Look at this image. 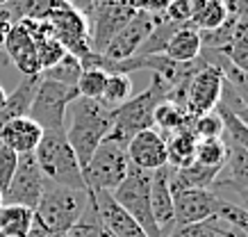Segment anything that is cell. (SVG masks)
<instances>
[{
	"mask_svg": "<svg viewBox=\"0 0 248 237\" xmlns=\"http://www.w3.org/2000/svg\"><path fill=\"white\" fill-rule=\"evenodd\" d=\"M137 12H146V14H164L169 0H128Z\"/></svg>",
	"mask_w": 248,
	"mask_h": 237,
	"instance_id": "obj_40",
	"label": "cell"
},
{
	"mask_svg": "<svg viewBox=\"0 0 248 237\" xmlns=\"http://www.w3.org/2000/svg\"><path fill=\"white\" fill-rule=\"evenodd\" d=\"M41 137H44V128H41L34 119H30V116L9 119V121L2 123V128H0V144L9 146V148L18 155L34 153V148L39 146Z\"/></svg>",
	"mask_w": 248,
	"mask_h": 237,
	"instance_id": "obj_18",
	"label": "cell"
},
{
	"mask_svg": "<svg viewBox=\"0 0 248 237\" xmlns=\"http://www.w3.org/2000/svg\"><path fill=\"white\" fill-rule=\"evenodd\" d=\"M130 167L128 144L105 137L93 151L91 160L82 169L87 194L91 191H114L125 178Z\"/></svg>",
	"mask_w": 248,
	"mask_h": 237,
	"instance_id": "obj_5",
	"label": "cell"
},
{
	"mask_svg": "<svg viewBox=\"0 0 248 237\" xmlns=\"http://www.w3.org/2000/svg\"><path fill=\"white\" fill-rule=\"evenodd\" d=\"M196 162L205 167H226L228 162V144L223 137L218 139H198L196 144Z\"/></svg>",
	"mask_w": 248,
	"mask_h": 237,
	"instance_id": "obj_29",
	"label": "cell"
},
{
	"mask_svg": "<svg viewBox=\"0 0 248 237\" xmlns=\"http://www.w3.org/2000/svg\"><path fill=\"white\" fill-rule=\"evenodd\" d=\"M105 82H107V71L89 66V69H82L76 87L78 94L84 96V98H100L103 92H105Z\"/></svg>",
	"mask_w": 248,
	"mask_h": 237,
	"instance_id": "obj_31",
	"label": "cell"
},
{
	"mask_svg": "<svg viewBox=\"0 0 248 237\" xmlns=\"http://www.w3.org/2000/svg\"><path fill=\"white\" fill-rule=\"evenodd\" d=\"M34 221V210L25 205L0 207V233L9 237H28Z\"/></svg>",
	"mask_w": 248,
	"mask_h": 237,
	"instance_id": "obj_25",
	"label": "cell"
},
{
	"mask_svg": "<svg viewBox=\"0 0 248 237\" xmlns=\"http://www.w3.org/2000/svg\"><path fill=\"white\" fill-rule=\"evenodd\" d=\"M191 121L194 116L189 114L187 110L173 100H162L157 107H155V114H153V126H157L166 135H173V132L180 130H191Z\"/></svg>",
	"mask_w": 248,
	"mask_h": 237,
	"instance_id": "obj_23",
	"label": "cell"
},
{
	"mask_svg": "<svg viewBox=\"0 0 248 237\" xmlns=\"http://www.w3.org/2000/svg\"><path fill=\"white\" fill-rule=\"evenodd\" d=\"M196 144H198V139H196V135L191 130H180L169 135V139H166L169 167L182 169L189 167L191 162H196Z\"/></svg>",
	"mask_w": 248,
	"mask_h": 237,
	"instance_id": "obj_24",
	"label": "cell"
},
{
	"mask_svg": "<svg viewBox=\"0 0 248 237\" xmlns=\"http://www.w3.org/2000/svg\"><path fill=\"white\" fill-rule=\"evenodd\" d=\"M137 14V9L130 5L128 0H98L91 14L87 16L89 25V41L91 53H103L105 46L112 41V37L128 23L130 18Z\"/></svg>",
	"mask_w": 248,
	"mask_h": 237,
	"instance_id": "obj_8",
	"label": "cell"
},
{
	"mask_svg": "<svg viewBox=\"0 0 248 237\" xmlns=\"http://www.w3.org/2000/svg\"><path fill=\"white\" fill-rule=\"evenodd\" d=\"M164 16L173 23H191L194 16V2L191 0H169L164 9Z\"/></svg>",
	"mask_w": 248,
	"mask_h": 237,
	"instance_id": "obj_37",
	"label": "cell"
},
{
	"mask_svg": "<svg viewBox=\"0 0 248 237\" xmlns=\"http://www.w3.org/2000/svg\"><path fill=\"white\" fill-rule=\"evenodd\" d=\"M171 169V174H169V185L171 187H198V190H212L214 180L223 171L221 167H205V164H198V162H191L189 167L182 169Z\"/></svg>",
	"mask_w": 248,
	"mask_h": 237,
	"instance_id": "obj_21",
	"label": "cell"
},
{
	"mask_svg": "<svg viewBox=\"0 0 248 237\" xmlns=\"http://www.w3.org/2000/svg\"><path fill=\"white\" fill-rule=\"evenodd\" d=\"M89 201L98 214L100 226L114 237H148L146 230L114 201L112 191H91Z\"/></svg>",
	"mask_w": 248,
	"mask_h": 237,
	"instance_id": "obj_14",
	"label": "cell"
},
{
	"mask_svg": "<svg viewBox=\"0 0 248 237\" xmlns=\"http://www.w3.org/2000/svg\"><path fill=\"white\" fill-rule=\"evenodd\" d=\"M169 164L162 169H155L151 176V212L157 223L159 235L166 237L175 228V217H173V196L171 185H169Z\"/></svg>",
	"mask_w": 248,
	"mask_h": 237,
	"instance_id": "obj_16",
	"label": "cell"
},
{
	"mask_svg": "<svg viewBox=\"0 0 248 237\" xmlns=\"http://www.w3.org/2000/svg\"><path fill=\"white\" fill-rule=\"evenodd\" d=\"M64 0H7L5 12L12 16V21H48L55 9H60Z\"/></svg>",
	"mask_w": 248,
	"mask_h": 237,
	"instance_id": "obj_22",
	"label": "cell"
},
{
	"mask_svg": "<svg viewBox=\"0 0 248 237\" xmlns=\"http://www.w3.org/2000/svg\"><path fill=\"white\" fill-rule=\"evenodd\" d=\"M223 55L228 57V62L232 64L234 69L248 73V28L237 23V30H234L232 39L226 46Z\"/></svg>",
	"mask_w": 248,
	"mask_h": 237,
	"instance_id": "obj_30",
	"label": "cell"
},
{
	"mask_svg": "<svg viewBox=\"0 0 248 237\" xmlns=\"http://www.w3.org/2000/svg\"><path fill=\"white\" fill-rule=\"evenodd\" d=\"M201 50H203L201 30L194 23H185L171 34L162 55H166L173 62H194L201 57Z\"/></svg>",
	"mask_w": 248,
	"mask_h": 237,
	"instance_id": "obj_19",
	"label": "cell"
},
{
	"mask_svg": "<svg viewBox=\"0 0 248 237\" xmlns=\"http://www.w3.org/2000/svg\"><path fill=\"white\" fill-rule=\"evenodd\" d=\"M221 221L230 223V226H237L239 230H244L248 235V212H244L241 207L228 203V201L221 199V205H218V214H217Z\"/></svg>",
	"mask_w": 248,
	"mask_h": 237,
	"instance_id": "obj_36",
	"label": "cell"
},
{
	"mask_svg": "<svg viewBox=\"0 0 248 237\" xmlns=\"http://www.w3.org/2000/svg\"><path fill=\"white\" fill-rule=\"evenodd\" d=\"M223 71L210 64L205 60V64L196 71L191 80L187 84V96H185V110L191 116L212 112L218 105L221 98V89H223Z\"/></svg>",
	"mask_w": 248,
	"mask_h": 237,
	"instance_id": "obj_12",
	"label": "cell"
},
{
	"mask_svg": "<svg viewBox=\"0 0 248 237\" xmlns=\"http://www.w3.org/2000/svg\"><path fill=\"white\" fill-rule=\"evenodd\" d=\"M173 196V217L175 226H187L214 219L218 214L221 199L212 190H198V187H171Z\"/></svg>",
	"mask_w": 248,
	"mask_h": 237,
	"instance_id": "obj_11",
	"label": "cell"
},
{
	"mask_svg": "<svg viewBox=\"0 0 248 237\" xmlns=\"http://www.w3.org/2000/svg\"><path fill=\"white\" fill-rule=\"evenodd\" d=\"M0 237H9V235H2V233H0Z\"/></svg>",
	"mask_w": 248,
	"mask_h": 237,
	"instance_id": "obj_46",
	"label": "cell"
},
{
	"mask_svg": "<svg viewBox=\"0 0 248 237\" xmlns=\"http://www.w3.org/2000/svg\"><path fill=\"white\" fill-rule=\"evenodd\" d=\"M151 176H153V171H143V169L130 164L125 178L112 191V196L146 230V235L162 237L157 230V223L153 219V212H151Z\"/></svg>",
	"mask_w": 248,
	"mask_h": 237,
	"instance_id": "obj_6",
	"label": "cell"
},
{
	"mask_svg": "<svg viewBox=\"0 0 248 237\" xmlns=\"http://www.w3.org/2000/svg\"><path fill=\"white\" fill-rule=\"evenodd\" d=\"M34 160L48 183L71 187V190L87 191L82 169L78 164L73 148L66 142V132L62 130H44V137L34 148Z\"/></svg>",
	"mask_w": 248,
	"mask_h": 237,
	"instance_id": "obj_2",
	"label": "cell"
},
{
	"mask_svg": "<svg viewBox=\"0 0 248 237\" xmlns=\"http://www.w3.org/2000/svg\"><path fill=\"white\" fill-rule=\"evenodd\" d=\"M7 5V0H0V7H5Z\"/></svg>",
	"mask_w": 248,
	"mask_h": 237,
	"instance_id": "obj_44",
	"label": "cell"
},
{
	"mask_svg": "<svg viewBox=\"0 0 248 237\" xmlns=\"http://www.w3.org/2000/svg\"><path fill=\"white\" fill-rule=\"evenodd\" d=\"M16 164H18V153H14L9 146L0 144V191H2V194H5V190H7L9 183H12Z\"/></svg>",
	"mask_w": 248,
	"mask_h": 237,
	"instance_id": "obj_35",
	"label": "cell"
},
{
	"mask_svg": "<svg viewBox=\"0 0 248 237\" xmlns=\"http://www.w3.org/2000/svg\"><path fill=\"white\" fill-rule=\"evenodd\" d=\"M66 2L76 9V12H80L84 18L91 14V9H93V5H96V0H66Z\"/></svg>",
	"mask_w": 248,
	"mask_h": 237,
	"instance_id": "obj_41",
	"label": "cell"
},
{
	"mask_svg": "<svg viewBox=\"0 0 248 237\" xmlns=\"http://www.w3.org/2000/svg\"><path fill=\"white\" fill-rule=\"evenodd\" d=\"M89 194L62 185H46L39 205L34 207V221H39L50 235L60 237L73 228L87 210Z\"/></svg>",
	"mask_w": 248,
	"mask_h": 237,
	"instance_id": "obj_4",
	"label": "cell"
},
{
	"mask_svg": "<svg viewBox=\"0 0 248 237\" xmlns=\"http://www.w3.org/2000/svg\"><path fill=\"white\" fill-rule=\"evenodd\" d=\"M223 78H226V82L232 87L234 96L241 100V105L248 107V73H244V71L234 69L232 64L228 62V64H223Z\"/></svg>",
	"mask_w": 248,
	"mask_h": 237,
	"instance_id": "obj_34",
	"label": "cell"
},
{
	"mask_svg": "<svg viewBox=\"0 0 248 237\" xmlns=\"http://www.w3.org/2000/svg\"><path fill=\"white\" fill-rule=\"evenodd\" d=\"M68 107H71V123H68V128H64V132H66L68 146L73 148L78 158L80 169H84L98 144L112 130L114 116L112 110L100 98L78 96Z\"/></svg>",
	"mask_w": 248,
	"mask_h": 237,
	"instance_id": "obj_1",
	"label": "cell"
},
{
	"mask_svg": "<svg viewBox=\"0 0 248 237\" xmlns=\"http://www.w3.org/2000/svg\"><path fill=\"white\" fill-rule=\"evenodd\" d=\"M166 94H169V84L159 76L153 73L151 84H148L141 94L130 96L123 105L112 110L114 123H112V130L107 132V137L128 144L137 132L153 128L155 107H157L162 100H166Z\"/></svg>",
	"mask_w": 248,
	"mask_h": 237,
	"instance_id": "obj_3",
	"label": "cell"
},
{
	"mask_svg": "<svg viewBox=\"0 0 248 237\" xmlns=\"http://www.w3.org/2000/svg\"><path fill=\"white\" fill-rule=\"evenodd\" d=\"M217 196L228 201V203H232V205L241 207L244 212H248V187H232V190L218 191Z\"/></svg>",
	"mask_w": 248,
	"mask_h": 237,
	"instance_id": "obj_38",
	"label": "cell"
},
{
	"mask_svg": "<svg viewBox=\"0 0 248 237\" xmlns=\"http://www.w3.org/2000/svg\"><path fill=\"white\" fill-rule=\"evenodd\" d=\"M80 73H82V64L76 55L66 53L57 64L48 66L39 73V78H46V80H55V82H64V84H73L76 87L78 80H80Z\"/></svg>",
	"mask_w": 248,
	"mask_h": 237,
	"instance_id": "obj_28",
	"label": "cell"
},
{
	"mask_svg": "<svg viewBox=\"0 0 248 237\" xmlns=\"http://www.w3.org/2000/svg\"><path fill=\"white\" fill-rule=\"evenodd\" d=\"M39 80H41L39 76H25L21 82H18V87H16L14 92L7 94V100H5V105L0 110V128H2V123H7L9 119L28 116Z\"/></svg>",
	"mask_w": 248,
	"mask_h": 237,
	"instance_id": "obj_20",
	"label": "cell"
},
{
	"mask_svg": "<svg viewBox=\"0 0 248 237\" xmlns=\"http://www.w3.org/2000/svg\"><path fill=\"white\" fill-rule=\"evenodd\" d=\"M218 223L221 219H207V221L187 223V226H175L166 237H218Z\"/></svg>",
	"mask_w": 248,
	"mask_h": 237,
	"instance_id": "obj_33",
	"label": "cell"
},
{
	"mask_svg": "<svg viewBox=\"0 0 248 237\" xmlns=\"http://www.w3.org/2000/svg\"><path fill=\"white\" fill-rule=\"evenodd\" d=\"M64 2H66V0H64Z\"/></svg>",
	"mask_w": 248,
	"mask_h": 237,
	"instance_id": "obj_47",
	"label": "cell"
},
{
	"mask_svg": "<svg viewBox=\"0 0 248 237\" xmlns=\"http://www.w3.org/2000/svg\"><path fill=\"white\" fill-rule=\"evenodd\" d=\"M194 2V16L191 23L198 30H212L226 21L230 12H228L223 0H191Z\"/></svg>",
	"mask_w": 248,
	"mask_h": 237,
	"instance_id": "obj_26",
	"label": "cell"
},
{
	"mask_svg": "<svg viewBox=\"0 0 248 237\" xmlns=\"http://www.w3.org/2000/svg\"><path fill=\"white\" fill-rule=\"evenodd\" d=\"M78 96H80L78 87H73V84L55 82V80L41 78L37 84V92H34V98H32L28 116L34 119L44 130H62L66 112H68V105Z\"/></svg>",
	"mask_w": 248,
	"mask_h": 237,
	"instance_id": "obj_7",
	"label": "cell"
},
{
	"mask_svg": "<svg viewBox=\"0 0 248 237\" xmlns=\"http://www.w3.org/2000/svg\"><path fill=\"white\" fill-rule=\"evenodd\" d=\"M230 16L237 18V23L248 28V0H223Z\"/></svg>",
	"mask_w": 248,
	"mask_h": 237,
	"instance_id": "obj_39",
	"label": "cell"
},
{
	"mask_svg": "<svg viewBox=\"0 0 248 237\" xmlns=\"http://www.w3.org/2000/svg\"><path fill=\"white\" fill-rule=\"evenodd\" d=\"M5 100H7V92L0 87V110H2V105H5Z\"/></svg>",
	"mask_w": 248,
	"mask_h": 237,
	"instance_id": "obj_42",
	"label": "cell"
},
{
	"mask_svg": "<svg viewBox=\"0 0 248 237\" xmlns=\"http://www.w3.org/2000/svg\"><path fill=\"white\" fill-rule=\"evenodd\" d=\"M48 28L57 41H60L64 50L76 55L78 60H84L91 53V41H89V25L80 12L64 2L60 9H55L53 16L48 18Z\"/></svg>",
	"mask_w": 248,
	"mask_h": 237,
	"instance_id": "obj_10",
	"label": "cell"
},
{
	"mask_svg": "<svg viewBox=\"0 0 248 237\" xmlns=\"http://www.w3.org/2000/svg\"><path fill=\"white\" fill-rule=\"evenodd\" d=\"M191 132L196 135V139H218V137H223V121H221V116H218L217 110L194 116V121H191Z\"/></svg>",
	"mask_w": 248,
	"mask_h": 237,
	"instance_id": "obj_32",
	"label": "cell"
},
{
	"mask_svg": "<svg viewBox=\"0 0 248 237\" xmlns=\"http://www.w3.org/2000/svg\"><path fill=\"white\" fill-rule=\"evenodd\" d=\"M128 158L130 164L143 169V171H155L169 164L166 160V139L157 130H141L128 142Z\"/></svg>",
	"mask_w": 248,
	"mask_h": 237,
	"instance_id": "obj_15",
	"label": "cell"
},
{
	"mask_svg": "<svg viewBox=\"0 0 248 237\" xmlns=\"http://www.w3.org/2000/svg\"><path fill=\"white\" fill-rule=\"evenodd\" d=\"M162 14H146V12H137L128 23L123 25L116 34L112 37V41L105 46L103 50V57L112 62H123L135 57L137 50L141 48V44L148 39V34L153 32L155 23L159 21Z\"/></svg>",
	"mask_w": 248,
	"mask_h": 237,
	"instance_id": "obj_13",
	"label": "cell"
},
{
	"mask_svg": "<svg viewBox=\"0 0 248 237\" xmlns=\"http://www.w3.org/2000/svg\"><path fill=\"white\" fill-rule=\"evenodd\" d=\"M2 48L7 50L9 60L14 62V66L25 76H39L41 73V64L37 57V48H34V39L28 32V28L23 23H14L9 30L7 39Z\"/></svg>",
	"mask_w": 248,
	"mask_h": 237,
	"instance_id": "obj_17",
	"label": "cell"
},
{
	"mask_svg": "<svg viewBox=\"0 0 248 237\" xmlns=\"http://www.w3.org/2000/svg\"><path fill=\"white\" fill-rule=\"evenodd\" d=\"M96 2H98V0H96Z\"/></svg>",
	"mask_w": 248,
	"mask_h": 237,
	"instance_id": "obj_48",
	"label": "cell"
},
{
	"mask_svg": "<svg viewBox=\"0 0 248 237\" xmlns=\"http://www.w3.org/2000/svg\"><path fill=\"white\" fill-rule=\"evenodd\" d=\"M5 205V199H2V191H0V207Z\"/></svg>",
	"mask_w": 248,
	"mask_h": 237,
	"instance_id": "obj_43",
	"label": "cell"
},
{
	"mask_svg": "<svg viewBox=\"0 0 248 237\" xmlns=\"http://www.w3.org/2000/svg\"><path fill=\"white\" fill-rule=\"evenodd\" d=\"M130 96H132V78H130L128 73H107L105 92H103L100 100H103L109 110H116V107L123 105Z\"/></svg>",
	"mask_w": 248,
	"mask_h": 237,
	"instance_id": "obj_27",
	"label": "cell"
},
{
	"mask_svg": "<svg viewBox=\"0 0 248 237\" xmlns=\"http://www.w3.org/2000/svg\"><path fill=\"white\" fill-rule=\"evenodd\" d=\"M60 237H73V235H68V233H64V235H60Z\"/></svg>",
	"mask_w": 248,
	"mask_h": 237,
	"instance_id": "obj_45",
	"label": "cell"
},
{
	"mask_svg": "<svg viewBox=\"0 0 248 237\" xmlns=\"http://www.w3.org/2000/svg\"><path fill=\"white\" fill-rule=\"evenodd\" d=\"M46 185H48V180L41 174V169L34 160V153L18 155V164H16V171L12 176V183L2 194L5 205H25L34 210L44 196Z\"/></svg>",
	"mask_w": 248,
	"mask_h": 237,
	"instance_id": "obj_9",
	"label": "cell"
}]
</instances>
